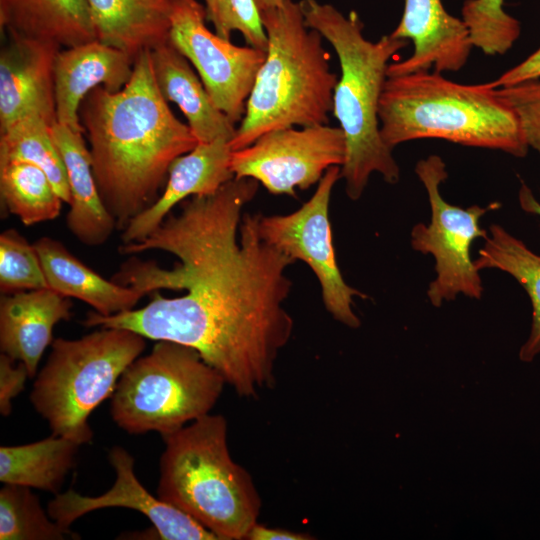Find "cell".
Segmentation results:
<instances>
[{"label":"cell","mask_w":540,"mask_h":540,"mask_svg":"<svg viewBox=\"0 0 540 540\" xmlns=\"http://www.w3.org/2000/svg\"><path fill=\"white\" fill-rule=\"evenodd\" d=\"M258 187L234 177L214 194L184 200L142 241L123 244L122 254L160 250L178 261L172 268L124 263L111 280L153 294L151 301L111 316L90 312L83 324L192 347L240 397L272 388L294 328L284 301L292 288L285 272L295 260L262 239L260 214H241Z\"/></svg>","instance_id":"1"},{"label":"cell","mask_w":540,"mask_h":540,"mask_svg":"<svg viewBox=\"0 0 540 540\" xmlns=\"http://www.w3.org/2000/svg\"><path fill=\"white\" fill-rule=\"evenodd\" d=\"M79 117L100 196L119 230L157 200L171 164L198 144L160 93L150 50L136 57L120 91L93 89Z\"/></svg>","instance_id":"2"},{"label":"cell","mask_w":540,"mask_h":540,"mask_svg":"<svg viewBox=\"0 0 540 540\" xmlns=\"http://www.w3.org/2000/svg\"><path fill=\"white\" fill-rule=\"evenodd\" d=\"M299 5L307 26L318 31L338 56L341 75L333 93L332 112L346 142L341 178L347 196L358 200L374 172L389 184L400 180L392 149L381 137L379 102L389 60L406 47L407 40L389 34L372 42L363 36V23L356 12L346 16L316 0H302Z\"/></svg>","instance_id":"3"},{"label":"cell","mask_w":540,"mask_h":540,"mask_svg":"<svg viewBox=\"0 0 540 540\" xmlns=\"http://www.w3.org/2000/svg\"><path fill=\"white\" fill-rule=\"evenodd\" d=\"M379 122L381 137L391 149L431 138L518 158L529 150L516 113L495 88L457 83L436 71L387 77Z\"/></svg>","instance_id":"4"},{"label":"cell","mask_w":540,"mask_h":540,"mask_svg":"<svg viewBox=\"0 0 540 540\" xmlns=\"http://www.w3.org/2000/svg\"><path fill=\"white\" fill-rule=\"evenodd\" d=\"M268 38L260 67L234 138L232 151L251 145L261 135L293 126L327 124L338 78L322 35L307 26L299 2L261 10Z\"/></svg>","instance_id":"5"},{"label":"cell","mask_w":540,"mask_h":540,"mask_svg":"<svg viewBox=\"0 0 540 540\" xmlns=\"http://www.w3.org/2000/svg\"><path fill=\"white\" fill-rule=\"evenodd\" d=\"M227 436L226 418L210 413L163 435L157 495L218 540H245L262 499L250 473L232 459Z\"/></svg>","instance_id":"6"},{"label":"cell","mask_w":540,"mask_h":540,"mask_svg":"<svg viewBox=\"0 0 540 540\" xmlns=\"http://www.w3.org/2000/svg\"><path fill=\"white\" fill-rule=\"evenodd\" d=\"M145 339L132 330L101 328L79 339L53 340L29 396L52 434L81 445L91 442L90 414L112 397L124 371L144 351Z\"/></svg>","instance_id":"7"},{"label":"cell","mask_w":540,"mask_h":540,"mask_svg":"<svg viewBox=\"0 0 540 540\" xmlns=\"http://www.w3.org/2000/svg\"><path fill=\"white\" fill-rule=\"evenodd\" d=\"M226 382L192 347L156 341L124 371L111 397V416L129 434L178 431L210 413Z\"/></svg>","instance_id":"8"},{"label":"cell","mask_w":540,"mask_h":540,"mask_svg":"<svg viewBox=\"0 0 540 540\" xmlns=\"http://www.w3.org/2000/svg\"><path fill=\"white\" fill-rule=\"evenodd\" d=\"M415 173L426 189L431 209L429 224L417 223L411 231V246L435 259L436 277L428 286L427 297L434 307L453 301L459 294L480 299L483 284L479 270L471 259V247L485 239L488 231L480 226L481 218L500 207L497 202L487 206L461 208L446 202L440 192L448 178L444 160L435 154L421 159Z\"/></svg>","instance_id":"9"},{"label":"cell","mask_w":540,"mask_h":540,"mask_svg":"<svg viewBox=\"0 0 540 540\" xmlns=\"http://www.w3.org/2000/svg\"><path fill=\"white\" fill-rule=\"evenodd\" d=\"M341 178V166L330 167L312 197L298 210L287 215L259 216L263 240L295 261L305 262L317 277L326 310L338 322L358 328L360 319L354 313L353 298L367 295L349 286L338 267L329 221L332 189Z\"/></svg>","instance_id":"10"},{"label":"cell","mask_w":540,"mask_h":540,"mask_svg":"<svg viewBox=\"0 0 540 540\" xmlns=\"http://www.w3.org/2000/svg\"><path fill=\"white\" fill-rule=\"evenodd\" d=\"M346 157L340 127L327 124L271 130L251 145L232 151L230 167L236 178H253L272 194L296 196L321 180Z\"/></svg>","instance_id":"11"},{"label":"cell","mask_w":540,"mask_h":540,"mask_svg":"<svg viewBox=\"0 0 540 540\" xmlns=\"http://www.w3.org/2000/svg\"><path fill=\"white\" fill-rule=\"evenodd\" d=\"M205 18L197 0H172L169 42L194 66L215 105L235 124L244 116L266 51L218 36Z\"/></svg>","instance_id":"12"},{"label":"cell","mask_w":540,"mask_h":540,"mask_svg":"<svg viewBox=\"0 0 540 540\" xmlns=\"http://www.w3.org/2000/svg\"><path fill=\"white\" fill-rule=\"evenodd\" d=\"M116 478L104 494L83 496L72 489L58 493L48 503V514L63 527L97 509L124 507L145 515L162 540H218L217 536L177 507L151 495L139 482L134 458L127 450L114 446L108 453Z\"/></svg>","instance_id":"13"},{"label":"cell","mask_w":540,"mask_h":540,"mask_svg":"<svg viewBox=\"0 0 540 540\" xmlns=\"http://www.w3.org/2000/svg\"><path fill=\"white\" fill-rule=\"evenodd\" d=\"M61 48L9 34L0 53V131L36 115L56 122L54 65Z\"/></svg>","instance_id":"14"},{"label":"cell","mask_w":540,"mask_h":540,"mask_svg":"<svg viewBox=\"0 0 540 540\" xmlns=\"http://www.w3.org/2000/svg\"><path fill=\"white\" fill-rule=\"evenodd\" d=\"M403 14L390 34L411 40L412 54L388 65L387 77L417 71L455 72L468 61L473 45L462 19L449 14L441 0H403Z\"/></svg>","instance_id":"15"},{"label":"cell","mask_w":540,"mask_h":540,"mask_svg":"<svg viewBox=\"0 0 540 540\" xmlns=\"http://www.w3.org/2000/svg\"><path fill=\"white\" fill-rule=\"evenodd\" d=\"M135 58L98 40L60 49L54 65L57 123L84 132L79 109L95 88L120 91L131 79Z\"/></svg>","instance_id":"16"},{"label":"cell","mask_w":540,"mask_h":540,"mask_svg":"<svg viewBox=\"0 0 540 540\" xmlns=\"http://www.w3.org/2000/svg\"><path fill=\"white\" fill-rule=\"evenodd\" d=\"M229 143L224 139L198 143L191 151L176 158L170 166L161 196L123 229V244L142 241L179 202L190 196L214 194L233 179Z\"/></svg>","instance_id":"17"},{"label":"cell","mask_w":540,"mask_h":540,"mask_svg":"<svg viewBox=\"0 0 540 540\" xmlns=\"http://www.w3.org/2000/svg\"><path fill=\"white\" fill-rule=\"evenodd\" d=\"M71 308L70 298L50 288L2 294L1 353L23 362L33 378L44 351L53 342L54 326L71 318Z\"/></svg>","instance_id":"18"},{"label":"cell","mask_w":540,"mask_h":540,"mask_svg":"<svg viewBox=\"0 0 540 540\" xmlns=\"http://www.w3.org/2000/svg\"><path fill=\"white\" fill-rule=\"evenodd\" d=\"M51 133L63 160L70 190L66 225L86 246L103 245L117 226L100 196L83 133L57 122L51 126Z\"/></svg>","instance_id":"19"},{"label":"cell","mask_w":540,"mask_h":540,"mask_svg":"<svg viewBox=\"0 0 540 540\" xmlns=\"http://www.w3.org/2000/svg\"><path fill=\"white\" fill-rule=\"evenodd\" d=\"M150 56L160 93L179 107L198 143L230 142L235 124L215 105L188 59L169 41L150 50Z\"/></svg>","instance_id":"20"},{"label":"cell","mask_w":540,"mask_h":540,"mask_svg":"<svg viewBox=\"0 0 540 540\" xmlns=\"http://www.w3.org/2000/svg\"><path fill=\"white\" fill-rule=\"evenodd\" d=\"M34 246L48 287L65 297L87 303L100 315L132 310L146 295L140 289L105 279L54 238L41 237Z\"/></svg>","instance_id":"21"},{"label":"cell","mask_w":540,"mask_h":540,"mask_svg":"<svg viewBox=\"0 0 540 540\" xmlns=\"http://www.w3.org/2000/svg\"><path fill=\"white\" fill-rule=\"evenodd\" d=\"M97 40L136 59L169 41L172 0H86Z\"/></svg>","instance_id":"22"},{"label":"cell","mask_w":540,"mask_h":540,"mask_svg":"<svg viewBox=\"0 0 540 540\" xmlns=\"http://www.w3.org/2000/svg\"><path fill=\"white\" fill-rule=\"evenodd\" d=\"M0 26L59 48L97 40L86 0H0Z\"/></svg>","instance_id":"23"},{"label":"cell","mask_w":540,"mask_h":540,"mask_svg":"<svg viewBox=\"0 0 540 540\" xmlns=\"http://www.w3.org/2000/svg\"><path fill=\"white\" fill-rule=\"evenodd\" d=\"M478 257L477 270L497 269L511 275L526 291L532 304L529 337L519 350V359L531 362L540 354V255L533 252L499 224H492Z\"/></svg>","instance_id":"24"},{"label":"cell","mask_w":540,"mask_h":540,"mask_svg":"<svg viewBox=\"0 0 540 540\" xmlns=\"http://www.w3.org/2000/svg\"><path fill=\"white\" fill-rule=\"evenodd\" d=\"M81 444L54 435L25 445L0 447V481L59 493Z\"/></svg>","instance_id":"25"},{"label":"cell","mask_w":540,"mask_h":540,"mask_svg":"<svg viewBox=\"0 0 540 540\" xmlns=\"http://www.w3.org/2000/svg\"><path fill=\"white\" fill-rule=\"evenodd\" d=\"M0 197L3 207L26 226L55 219L63 200L46 173L23 161H0Z\"/></svg>","instance_id":"26"},{"label":"cell","mask_w":540,"mask_h":540,"mask_svg":"<svg viewBox=\"0 0 540 540\" xmlns=\"http://www.w3.org/2000/svg\"><path fill=\"white\" fill-rule=\"evenodd\" d=\"M23 161L41 168L63 202L70 190L63 160L53 140L51 126L41 117H23L0 131V161Z\"/></svg>","instance_id":"27"},{"label":"cell","mask_w":540,"mask_h":540,"mask_svg":"<svg viewBox=\"0 0 540 540\" xmlns=\"http://www.w3.org/2000/svg\"><path fill=\"white\" fill-rule=\"evenodd\" d=\"M80 539L53 520L29 487L4 484L0 490L1 540Z\"/></svg>","instance_id":"28"},{"label":"cell","mask_w":540,"mask_h":540,"mask_svg":"<svg viewBox=\"0 0 540 540\" xmlns=\"http://www.w3.org/2000/svg\"><path fill=\"white\" fill-rule=\"evenodd\" d=\"M49 288L34 244L15 229L0 235V291L12 294Z\"/></svg>","instance_id":"29"},{"label":"cell","mask_w":540,"mask_h":540,"mask_svg":"<svg viewBox=\"0 0 540 540\" xmlns=\"http://www.w3.org/2000/svg\"><path fill=\"white\" fill-rule=\"evenodd\" d=\"M204 2L206 18L212 22L218 36L230 40L232 32L238 31L249 46L267 50L268 38L255 0H204Z\"/></svg>","instance_id":"30"},{"label":"cell","mask_w":540,"mask_h":540,"mask_svg":"<svg viewBox=\"0 0 540 540\" xmlns=\"http://www.w3.org/2000/svg\"><path fill=\"white\" fill-rule=\"evenodd\" d=\"M495 89L516 113L528 147L540 156V78Z\"/></svg>","instance_id":"31"},{"label":"cell","mask_w":540,"mask_h":540,"mask_svg":"<svg viewBox=\"0 0 540 540\" xmlns=\"http://www.w3.org/2000/svg\"><path fill=\"white\" fill-rule=\"evenodd\" d=\"M15 360L8 355H0V413L9 416L12 411V400L24 390L29 372L23 362L14 364Z\"/></svg>","instance_id":"32"},{"label":"cell","mask_w":540,"mask_h":540,"mask_svg":"<svg viewBox=\"0 0 540 540\" xmlns=\"http://www.w3.org/2000/svg\"><path fill=\"white\" fill-rule=\"evenodd\" d=\"M537 78H540V48L489 84L493 88H500Z\"/></svg>","instance_id":"33"},{"label":"cell","mask_w":540,"mask_h":540,"mask_svg":"<svg viewBox=\"0 0 540 540\" xmlns=\"http://www.w3.org/2000/svg\"><path fill=\"white\" fill-rule=\"evenodd\" d=\"M308 533L290 531L284 528L269 527L255 523L248 531L245 540H311Z\"/></svg>","instance_id":"34"},{"label":"cell","mask_w":540,"mask_h":540,"mask_svg":"<svg viewBox=\"0 0 540 540\" xmlns=\"http://www.w3.org/2000/svg\"><path fill=\"white\" fill-rule=\"evenodd\" d=\"M518 201L520 208L524 212L540 217V202L535 198L532 190L524 182H521L519 188Z\"/></svg>","instance_id":"35"},{"label":"cell","mask_w":540,"mask_h":540,"mask_svg":"<svg viewBox=\"0 0 540 540\" xmlns=\"http://www.w3.org/2000/svg\"><path fill=\"white\" fill-rule=\"evenodd\" d=\"M255 1L261 11V10H265V9H269L273 7H278L282 5L284 0H255Z\"/></svg>","instance_id":"36"}]
</instances>
